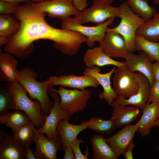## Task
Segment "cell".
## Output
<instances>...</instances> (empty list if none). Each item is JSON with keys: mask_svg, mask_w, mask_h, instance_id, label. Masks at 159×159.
<instances>
[{"mask_svg": "<svg viewBox=\"0 0 159 159\" xmlns=\"http://www.w3.org/2000/svg\"><path fill=\"white\" fill-rule=\"evenodd\" d=\"M32 3L19 4L13 14L21 26L9 39L4 51L23 60L32 53L33 42L46 39L53 41V47L63 54L70 56L76 54L87 37L77 31L51 26L45 20L47 14L32 7Z\"/></svg>", "mask_w": 159, "mask_h": 159, "instance_id": "obj_1", "label": "cell"}, {"mask_svg": "<svg viewBox=\"0 0 159 159\" xmlns=\"http://www.w3.org/2000/svg\"><path fill=\"white\" fill-rule=\"evenodd\" d=\"M16 74L17 81L28 93L30 98L39 102L43 115L46 119L54 104L48 95L49 90L53 87L48 78L43 82L37 81V73L28 67L17 70Z\"/></svg>", "mask_w": 159, "mask_h": 159, "instance_id": "obj_2", "label": "cell"}, {"mask_svg": "<svg viewBox=\"0 0 159 159\" xmlns=\"http://www.w3.org/2000/svg\"><path fill=\"white\" fill-rule=\"evenodd\" d=\"M6 84L14 95L13 110L23 111L36 127L38 128L42 127L45 122L46 118L43 115L39 102L37 100L33 101L28 97L26 90L17 80L11 82H7Z\"/></svg>", "mask_w": 159, "mask_h": 159, "instance_id": "obj_3", "label": "cell"}, {"mask_svg": "<svg viewBox=\"0 0 159 159\" xmlns=\"http://www.w3.org/2000/svg\"><path fill=\"white\" fill-rule=\"evenodd\" d=\"M119 7L120 23L114 28L108 27L107 29L121 35L125 40L129 52H132L136 50L135 38L136 31L145 21L130 9L126 2L121 4Z\"/></svg>", "mask_w": 159, "mask_h": 159, "instance_id": "obj_4", "label": "cell"}, {"mask_svg": "<svg viewBox=\"0 0 159 159\" xmlns=\"http://www.w3.org/2000/svg\"><path fill=\"white\" fill-rule=\"evenodd\" d=\"M114 19L115 18H111L100 25L88 26L80 24L74 18L69 16L62 20L61 26L63 29L77 31L86 37L87 40L85 43L92 48L95 42L100 43L102 42L106 34L107 28L112 24Z\"/></svg>", "mask_w": 159, "mask_h": 159, "instance_id": "obj_5", "label": "cell"}, {"mask_svg": "<svg viewBox=\"0 0 159 159\" xmlns=\"http://www.w3.org/2000/svg\"><path fill=\"white\" fill-rule=\"evenodd\" d=\"M116 17H120L119 6L114 7L104 3L93 1L91 7L80 11L74 18L81 24L92 22L99 25L110 18Z\"/></svg>", "mask_w": 159, "mask_h": 159, "instance_id": "obj_6", "label": "cell"}, {"mask_svg": "<svg viewBox=\"0 0 159 159\" xmlns=\"http://www.w3.org/2000/svg\"><path fill=\"white\" fill-rule=\"evenodd\" d=\"M55 89L60 98V108L72 115L85 110L91 95V91L86 89H68L60 86L58 89Z\"/></svg>", "mask_w": 159, "mask_h": 159, "instance_id": "obj_7", "label": "cell"}, {"mask_svg": "<svg viewBox=\"0 0 159 159\" xmlns=\"http://www.w3.org/2000/svg\"><path fill=\"white\" fill-rule=\"evenodd\" d=\"M48 92L54 100V105L46 117L44 125L40 128H37V131L45 134L49 139L53 140L59 135L57 129L59 121L61 120L68 121L72 115L66 110L60 108V98L55 88L53 87L50 88Z\"/></svg>", "mask_w": 159, "mask_h": 159, "instance_id": "obj_8", "label": "cell"}, {"mask_svg": "<svg viewBox=\"0 0 159 159\" xmlns=\"http://www.w3.org/2000/svg\"><path fill=\"white\" fill-rule=\"evenodd\" d=\"M113 74L112 89L117 96L127 98L138 92L139 84L136 73L123 66L116 67Z\"/></svg>", "mask_w": 159, "mask_h": 159, "instance_id": "obj_9", "label": "cell"}, {"mask_svg": "<svg viewBox=\"0 0 159 159\" xmlns=\"http://www.w3.org/2000/svg\"><path fill=\"white\" fill-rule=\"evenodd\" d=\"M32 6L46 13L52 18L64 19L71 15H76L80 11L73 5L71 0H51L31 4Z\"/></svg>", "mask_w": 159, "mask_h": 159, "instance_id": "obj_10", "label": "cell"}, {"mask_svg": "<svg viewBox=\"0 0 159 159\" xmlns=\"http://www.w3.org/2000/svg\"><path fill=\"white\" fill-rule=\"evenodd\" d=\"M107 28L105 36L100 43V47L105 54L113 59H125L130 52L125 40L120 34Z\"/></svg>", "mask_w": 159, "mask_h": 159, "instance_id": "obj_11", "label": "cell"}, {"mask_svg": "<svg viewBox=\"0 0 159 159\" xmlns=\"http://www.w3.org/2000/svg\"><path fill=\"white\" fill-rule=\"evenodd\" d=\"M136 78L139 84L138 92L127 98L117 96L111 106L114 107L119 105H129L137 107L142 110L148 102L150 85L149 82L144 75L137 72Z\"/></svg>", "mask_w": 159, "mask_h": 159, "instance_id": "obj_12", "label": "cell"}, {"mask_svg": "<svg viewBox=\"0 0 159 159\" xmlns=\"http://www.w3.org/2000/svg\"><path fill=\"white\" fill-rule=\"evenodd\" d=\"M36 145L33 151L37 159H56L57 153L62 147L60 135L51 140L44 133L37 131L33 140Z\"/></svg>", "mask_w": 159, "mask_h": 159, "instance_id": "obj_13", "label": "cell"}, {"mask_svg": "<svg viewBox=\"0 0 159 159\" xmlns=\"http://www.w3.org/2000/svg\"><path fill=\"white\" fill-rule=\"evenodd\" d=\"M115 67H114L109 72L104 74L101 73L100 68L96 66L91 68L87 67L83 72V75L92 76L97 80L103 90L102 92L98 94V98L100 100L104 99L110 106L117 97L112 87L110 81Z\"/></svg>", "mask_w": 159, "mask_h": 159, "instance_id": "obj_14", "label": "cell"}, {"mask_svg": "<svg viewBox=\"0 0 159 159\" xmlns=\"http://www.w3.org/2000/svg\"><path fill=\"white\" fill-rule=\"evenodd\" d=\"M48 79L53 86L60 85L79 90H84L89 87H96L100 85L94 77L85 75L79 76L70 74L59 76H52Z\"/></svg>", "mask_w": 159, "mask_h": 159, "instance_id": "obj_15", "label": "cell"}, {"mask_svg": "<svg viewBox=\"0 0 159 159\" xmlns=\"http://www.w3.org/2000/svg\"><path fill=\"white\" fill-rule=\"evenodd\" d=\"M138 127V123L125 125L112 136L105 138L107 143L113 152L120 156L132 140Z\"/></svg>", "mask_w": 159, "mask_h": 159, "instance_id": "obj_16", "label": "cell"}, {"mask_svg": "<svg viewBox=\"0 0 159 159\" xmlns=\"http://www.w3.org/2000/svg\"><path fill=\"white\" fill-rule=\"evenodd\" d=\"M126 67L131 72H138L148 80L151 86L155 81L152 70V64L148 55L143 51L138 54L129 52L125 58Z\"/></svg>", "mask_w": 159, "mask_h": 159, "instance_id": "obj_17", "label": "cell"}, {"mask_svg": "<svg viewBox=\"0 0 159 159\" xmlns=\"http://www.w3.org/2000/svg\"><path fill=\"white\" fill-rule=\"evenodd\" d=\"M26 149L11 135L0 131V159H25Z\"/></svg>", "mask_w": 159, "mask_h": 159, "instance_id": "obj_18", "label": "cell"}, {"mask_svg": "<svg viewBox=\"0 0 159 159\" xmlns=\"http://www.w3.org/2000/svg\"><path fill=\"white\" fill-rule=\"evenodd\" d=\"M89 120H84L80 125H74L66 120H61L57 127L62 141L61 148L64 151L67 147L71 146L77 138V135L82 131L87 129Z\"/></svg>", "mask_w": 159, "mask_h": 159, "instance_id": "obj_19", "label": "cell"}, {"mask_svg": "<svg viewBox=\"0 0 159 159\" xmlns=\"http://www.w3.org/2000/svg\"><path fill=\"white\" fill-rule=\"evenodd\" d=\"M83 60L86 67L90 68L95 66L100 67L108 65L117 67L126 66L125 62L117 61L109 57L102 51L100 46L87 49Z\"/></svg>", "mask_w": 159, "mask_h": 159, "instance_id": "obj_20", "label": "cell"}, {"mask_svg": "<svg viewBox=\"0 0 159 159\" xmlns=\"http://www.w3.org/2000/svg\"><path fill=\"white\" fill-rule=\"evenodd\" d=\"M141 118L137 122V132L142 137L148 135L159 115V103L147 102L142 110Z\"/></svg>", "mask_w": 159, "mask_h": 159, "instance_id": "obj_21", "label": "cell"}, {"mask_svg": "<svg viewBox=\"0 0 159 159\" xmlns=\"http://www.w3.org/2000/svg\"><path fill=\"white\" fill-rule=\"evenodd\" d=\"M113 107L111 118L116 127L118 128L130 124L140 114L141 110L134 106L119 105Z\"/></svg>", "mask_w": 159, "mask_h": 159, "instance_id": "obj_22", "label": "cell"}, {"mask_svg": "<svg viewBox=\"0 0 159 159\" xmlns=\"http://www.w3.org/2000/svg\"><path fill=\"white\" fill-rule=\"evenodd\" d=\"M18 62L14 56L8 53H3L0 49V81L11 82L17 80Z\"/></svg>", "mask_w": 159, "mask_h": 159, "instance_id": "obj_23", "label": "cell"}, {"mask_svg": "<svg viewBox=\"0 0 159 159\" xmlns=\"http://www.w3.org/2000/svg\"><path fill=\"white\" fill-rule=\"evenodd\" d=\"M93 159H117L118 156L112 151L102 135H95L90 138Z\"/></svg>", "mask_w": 159, "mask_h": 159, "instance_id": "obj_24", "label": "cell"}, {"mask_svg": "<svg viewBox=\"0 0 159 159\" xmlns=\"http://www.w3.org/2000/svg\"><path fill=\"white\" fill-rule=\"evenodd\" d=\"M31 122L30 118L23 111L20 110L8 112L0 116V124H4L12 129L13 134L24 125Z\"/></svg>", "mask_w": 159, "mask_h": 159, "instance_id": "obj_25", "label": "cell"}, {"mask_svg": "<svg viewBox=\"0 0 159 159\" xmlns=\"http://www.w3.org/2000/svg\"><path fill=\"white\" fill-rule=\"evenodd\" d=\"M135 43L136 50L145 52L151 62L154 61L159 62V42L151 41L136 34Z\"/></svg>", "mask_w": 159, "mask_h": 159, "instance_id": "obj_26", "label": "cell"}, {"mask_svg": "<svg viewBox=\"0 0 159 159\" xmlns=\"http://www.w3.org/2000/svg\"><path fill=\"white\" fill-rule=\"evenodd\" d=\"M136 34L151 41L159 42V13L150 20L145 21L137 30Z\"/></svg>", "mask_w": 159, "mask_h": 159, "instance_id": "obj_27", "label": "cell"}, {"mask_svg": "<svg viewBox=\"0 0 159 159\" xmlns=\"http://www.w3.org/2000/svg\"><path fill=\"white\" fill-rule=\"evenodd\" d=\"M126 3L130 9L145 21L150 19L158 12L155 8L145 0H127Z\"/></svg>", "mask_w": 159, "mask_h": 159, "instance_id": "obj_28", "label": "cell"}, {"mask_svg": "<svg viewBox=\"0 0 159 159\" xmlns=\"http://www.w3.org/2000/svg\"><path fill=\"white\" fill-rule=\"evenodd\" d=\"M31 122L21 127L13 134L14 139L23 146H29L36 132L37 129Z\"/></svg>", "mask_w": 159, "mask_h": 159, "instance_id": "obj_29", "label": "cell"}, {"mask_svg": "<svg viewBox=\"0 0 159 159\" xmlns=\"http://www.w3.org/2000/svg\"><path fill=\"white\" fill-rule=\"evenodd\" d=\"M89 122L88 128L102 135L110 134L116 127L111 118L105 120L101 117L93 116L90 117Z\"/></svg>", "mask_w": 159, "mask_h": 159, "instance_id": "obj_30", "label": "cell"}, {"mask_svg": "<svg viewBox=\"0 0 159 159\" xmlns=\"http://www.w3.org/2000/svg\"><path fill=\"white\" fill-rule=\"evenodd\" d=\"M21 23L9 15H0V36L9 39L19 29Z\"/></svg>", "mask_w": 159, "mask_h": 159, "instance_id": "obj_31", "label": "cell"}, {"mask_svg": "<svg viewBox=\"0 0 159 159\" xmlns=\"http://www.w3.org/2000/svg\"><path fill=\"white\" fill-rule=\"evenodd\" d=\"M14 98L11 90L6 84L1 85L0 87V116L6 114L10 109H13Z\"/></svg>", "mask_w": 159, "mask_h": 159, "instance_id": "obj_32", "label": "cell"}, {"mask_svg": "<svg viewBox=\"0 0 159 159\" xmlns=\"http://www.w3.org/2000/svg\"><path fill=\"white\" fill-rule=\"evenodd\" d=\"M84 141L83 139H79L77 138L74 141L71 147L74 154L75 159H87L89 154V149L88 146H86L85 154H83L81 151L80 145L83 143Z\"/></svg>", "mask_w": 159, "mask_h": 159, "instance_id": "obj_33", "label": "cell"}, {"mask_svg": "<svg viewBox=\"0 0 159 159\" xmlns=\"http://www.w3.org/2000/svg\"><path fill=\"white\" fill-rule=\"evenodd\" d=\"M19 3H11L0 0V14H13Z\"/></svg>", "mask_w": 159, "mask_h": 159, "instance_id": "obj_34", "label": "cell"}, {"mask_svg": "<svg viewBox=\"0 0 159 159\" xmlns=\"http://www.w3.org/2000/svg\"><path fill=\"white\" fill-rule=\"evenodd\" d=\"M148 102L159 103V81H155L150 86Z\"/></svg>", "mask_w": 159, "mask_h": 159, "instance_id": "obj_35", "label": "cell"}, {"mask_svg": "<svg viewBox=\"0 0 159 159\" xmlns=\"http://www.w3.org/2000/svg\"><path fill=\"white\" fill-rule=\"evenodd\" d=\"M73 5L80 11L86 9L87 6V0H71Z\"/></svg>", "mask_w": 159, "mask_h": 159, "instance_id": "obj_36", "label": "cell"}, {"mask_svg": "<svg viewBox=\"0 0 159 159\" xmlns=\"http://www.w3.org/2000/svg\"><path fill=\"white\" fill-rule=\"evenodd\" d=\"M133 140L129 143L122 153L124 158L126 159H133L132 150L134 147Z\"/></svg>", "mask_w": 159, "mask_h": 159, "instance_id": "obj_37", "label": "cell"}, {"mask_svg": "<svg viewBox=\"0 0 159 159\" xmlns=\"http://www.w3.org/2000/svg\"><path fill=\"white\" fill-rule=\"evenodd\" d=\"M152 67L155 81H159V62H156L152 64Z\"/></svg>", "mask_w": 159, "mask_h": 159, "instance_id": "obj_38", "label": "cell"}, {"mask_svg": "<svg viewBox=\"0 0 159 159\" xmlns=\"http://www.w3.org/2000/svg\"><path fill=\"white\" fill-rule=\"evenodd\" d=\"M64 155L62 159H74L75 157L71 146L66 148L64 151Z\"/></svg>", "mask_w": 159, "mask_h": 159, "instance_id": "obj_39", "label": "cell"}, {"mask_svg": "<svg viewBox=\"0 0 159 159\" xmlns=\"http://www.w3.org/2000/svg\"><path fill=\"white\" fill-rule=\"evenodd\" d=\"M25 159H37L33 151L29 146L25 147Z\"/></svg>", "mask_w": 159, "mask_h": 159, "instance_id": "obj_40", "label": "cell"}, {"mask_svg": "<svg viewBox=\"0 0 159 159\" xmlns=\"http://www.w3.org/2000/svg\"><path fill=\"white\" fill-rule=\"evenodd\" d=\"M4 1L14 3H31L32 2L29 0H0Z\"/></svg>", "mask_w": 159, "mask_h": 159, "instance_id": "obj_41", "label": "cell"}, {"mask_svg": "<svg viewBox=\"0 0 159 159\" xmlns=\"http://www.w3.org/2000/svg\"><path fill=\"white\" fill-rule=\"evenodd\" d=\"M9 38L5 37L0 36V46L6 45L7 42Z\"/></svg>", "mask_w": 159, "mask_h": 159, "instance_id": "obj_42", "label": "cell"}, {"mask_svg": "<svg viewBox=\"0 0 159 159\" xmlns=\"http://www.w3.org/2000/svg\"><path fill=\"white\" fill-rule=\"evenodd\" d=\"M114 0H93L98 2L104 3L109 5H111L113 2Z\"/></svg>", "mask_w": 159, "mask_h": 159, "instance_id": "obj_43", "label": "cell"}, {"mask_svg": "<svg viewBox=\"0 0 159 159\" xmlns=\"http://www.w3.org/2000/svg\"><path fill=\"white\" fill-rule=\"evenodd\" d=\"M153 127H159V115L157 119L155 122Z\"/></svg>", "mask_w": 159, "mask_h": 159, "instance_id": "obj_44", "label": "cell"}, {"mask_svg": "<svg viewBox=\"0 0 159 159\" xmlns=\"http://www.w3.org/2000/svg\"><path fill=\"white\" fill-rule=\"evenodd\" d=\"M31 2H34V3H39L43 1H48L51 0H30Z\"/></svg>", "mask_w": 159, "mask_h": 159, "instance_id": "obj_45", "label": "cell"}, {"mask_svg": "<svg viewBox=\"0 0 159 159\" xmlns=\"http://www.w3.org/2000/svg\"><path fill=\"white\" fill-rule=\"evenodd\" d=\"M152 3L153 5H159V0H152Z\"/></svg>", "mask_w": 159, "mask_h": 159, "instance_id": "obj_46", "label": "cell"}, {"mask_svg": "<svg viewBox=\"0 0 159 159\" xmlns=\"http://www.w3.org/2000/svg\"><path fill=\"white\" fill-rule=\"evenodd\" d=\"M156 150H158L159 151V146H157L156 148Z\"/></svg>", "mask_w": 159, "mask_h": 159, "instance_id": "obj_47", "label": "cell"}]
</instances>
